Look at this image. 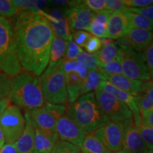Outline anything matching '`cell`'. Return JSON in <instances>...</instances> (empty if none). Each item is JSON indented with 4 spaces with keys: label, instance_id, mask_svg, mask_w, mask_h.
<instances>
[{
    "label": "cell",
    "instance_id": "39",
    "mask_svg": "<svg viewBox=\"0 0 153 153\" xmlns=\"http://www.w3.org/2000/svg\"><path fill=\"white\" fill-rule=\"evenodd\" d=\"M143 53L145 55L150 80L153 81V39L151 43L149 44L148 46L145 49Z\"/></svg>",
    "mask_w": 153,
    "mask_h": 153
},
{
    "label": "cell",
    "instance_id": "7",
    "mask_svg": "<svg viewBox=\"0 0 153 153\" xmlns=\"http://www.w3.org/2000/svg\"><path fill=\"white\" fill-rule=\"evenodd\" d=\"M118 59L121 65L123 74L134 80H150L144 53L119 45Z\"/></svg>",
    "mask_w": 153,
    "mask_h": 153
},
{
    "label": "cell",
    "instance_id": "44",
    "mask_svg": "<svg viewBox=\"0 0 153 153\" xmlns=\"http://www.w3.org/2000/svg\"><path fill=\"white\" fill-rule=\"evenodd\" d=\"M141 119L148 126L153 128V108L150 109L140 112Z\"/></svg>",
    "mask_w": 153,
    "mask_h": 153
},
{
    "label": "cell",
    "instance_id": "50",
    "mask_svg": "<svg viewBox=\"0 0 153 153\" xmlns=\"http://www.w3.org/2000/svg\"><path fill=\"white\" fill-rule=\"evenodd\" d=\"M78 153H82V152H81V151H80V152H78Z\"/></svg>",
    "mask_w": 153,
    "mask_h": 153
},
{
    "label": "cell",
    "instance_id": "11",
    "mask_svg": "<svg viewBox=\"0 0 153 153\" xmlns=\"http://www.w3.org/2000/svg\"><path fill=\"white\" fill-rule=\"evenodd\" d=\"M94 134L111 152H115L122 150L123 135L122 122H108L97 130Z\"/></svg>",
    "mask_w": 153,
    "mask_h": 153
},
{
    "label": "cell",
    "instance_id": "8",
    "mask_svg": "<svg viewBox=\"0 0 153 153\" xmlns=\"http://www.w3.org/2000/svg\"><path fill=\"white\" fill-rule=\"evenodd\" d=\"M24 116L16 105L10 104L0 116V128L7 144H14L22 136L25 128Z\"/></svg>",
    "mask_w": 153,
    "mask_h": 153
},
{
    "label": "cell",
    "instance_id": "6",
    "mask_svg": "<svg viewBox=\"0 0 153 153\" xmlns=\"http://www.w3.org/2000/svg\"><path fill=\"white\" fill-rule=\"evenodd\" d=\"M66 108L67 105L53 104L45 102L40 108L26 111L24 116L29 120L33 128L51 135H57V120L60 116L65 114Z\"/></svg>",
    "mask_w": 153,
    "mask_h": 153
},
{
    "label": "cell",
    "instance_id": "34",
    "mask_svg": "<svg viewBox=\"0 0 153 153\" xmlns=\"http://www.w3.org/2000/svg\"><path fill=\"white\" fill-rule=\"evenodd\" d=\"M76 60L82 62L84 65L87 67L89 70H98L99 68L95 55L90 54V53H88L84 51L78 55Z\"/></svg>",
    "mask_w": 153,
    "mask_h": 153
},
{
    "label": "cell",
    "instance_id": "28",
    "mask_svg": "<svg viewBox=\"0 0 153 153\" xmlns=\"http://www.w3.org/2000/svg\"><path fill=\"white\" fill-rule=\"evenodd\" d=\"M127 15L128 17L129 24L131 28H141V29H145L152 31L153 30V22L149 20L148 19L145 18L142 15L137 14V13L132 12V11H128Z\"/></svg>",
    "mask_w": 153,
    "mask_h": 153
},
{
    "label": "cell",
    "instance_id": "27",
    "mask_svg": "<svg viewBox=\"0 0 153 153\" xmlns=\"http://www.w3.org/2000/svg\"><path fill=\"white\" fill-rule=\"evenodd\" d=\"M118 48L114 42L110 45L102 46L94 55L99 65L102 66L118 59Z\"/></svg>",
    "mask_w": 153,
    "mask_h": 153
},
{
    "label": "cell",
    "instance_id": "24",
    "mask_svg": "<svg viewBox=\"0 0 153 153\" xmlns=\"http://www.w3.org/2000/svg\"><path fill=\"white\" fill-rule=\"evenodd\" d=\"M79 148L82 153H112L94 133L86 135Z\"/></svg>",
    "mask_w": 153,
    "mask_h": 153
},
{
    "label": "cell",
    "instance_id": "13",
    "mask_svg": "<svg viewBox=\"0 0 153 153\" xmlns=\"http://www.w3.org/2000/svg\"><path fill=\"white\" fill-rule=\"evenodd\" d=\"M123 126V148L129 153H148V149L137 128L133 117L122 122Z\"/></svg>",
    "mask_w": 153,
    "mask_h": 153
},
{
    "label": "cell",
    "instance_id": "18",
    "mask_svg": "<svg viewBox=\"0 0 153 153\" xmlns=\"http://www.w3.org/2000/svg\"><path fill=\"white\" fill-rule=\"evenodd\" d=\"M99 89L101 91H104L105 92L112 95L113 97L117 99L118 100L127 105L133 113L139 111L136 104H135V98L131 94L126 92L123 90H120L118 88L111 85L110 82L104 79H103L101 82Z\"/></svg>",
    "mask_w": 153,
    "mask_h": 153
},
{
    "label": "cell",
    "instance_id": "37",
    "mask_svg": "<svg viewBox=\"0 0 153 153\" xmlns=\"http://www.w3.org/2000/svg\"><path fill=\"white\" fill-rule=\"evenodd\" d=\"M101 47H102V43H101V38L91 36L83 48H85V52L90 54H95L101 48Z\"/></svg>",
    "mask_w": 153,
    "mask_h": 153
},
{
    "label": "cell",
    "instance_id": "35",
    "mask_svg": "<svg viewBox=\"0 0 153 153\" xmlns=\"http://www.w3.org/2000/svg\"><path fill=\"white\" fill-rule=\"evenodd\" d=\"M98 70L101 74H123V70L118 59H116L104 65L99 66Z\"/></svg>",
    "mask_w": 153,
    "mask_h": 153
},
{
    "label": "cell",
    "instance_id": "3",
    "mask_svg": "<svg viewBox=\"0 0 153 153\" xmlns=\"http://www.w3.org/2000/svg\"><path fill=\"white\" fill-rule=\"evenodd\" d=\"M11 102L21 109L29 111L40 108L45 104L39 77L23 71L13 77L10 96Z\"/></svg>",
    "mask_w": 153,
    "mask_h": 153
},
{
    "label": "cell",
    "instance_id": "20",
    "mask_svg": "<svg viewBox=\"0 0 153 153\" xmlns=\"http://www.w3.org/2000/svg\"><path fill=\"white\" fill-rule=\"evenodd\" d=\"M26 124L22 136L14 144L19 153H34V128L25 117Z\"/></svg>",
    "mask_w": 153,
    "mask_h": 153
},
{
    "label": "cell",
    "instance_id": "29",
    "mask_svg": "<svg viewBox=\"0 0 153 153\" xmlns=\"http://www.w3.org/2000/svg\"><path fill=\"white\" fill-rule=\"evenodd\" d=\"M62 69L65 74L70 72L77 74L83 81L86 79L89 71L87 67H85L79 61L66 60L65 59L62 60Z\"/></svg>",
    "mask_w": 153,
    "mask_h": 153
},
{
    "label": "cell",
    "instance_id": "51",
    "mask_svg": "<svg viewBox=\"0 0 153 153\" xmlns=\"http://www.w3.org/2000/svg\"><path fill=\"white\" fill-rule=\"evenodd\" d=\"M0 72H1V70H0Z\"/></svg>",
    "mask_w": 153,
    "mask_h": 153
},
{
    "label": "cell",
    "instance_id": "46",
    "mask_svg": "<svg viewBox=\"0 0 153 153\" xmlns=\"http://www.w3.org/2000/svg\"><path fill=\"white\" fill-rule=\"evenodd\" d=\"M11 104L9 98H4L0 99V116L3 114L5 110L8 108V106Z\"/></svg>",
    "mask_w": 153,
    "mask_h": 153
},
{
    "label": "cell",
    "instance_id": "17",
    "mask_svg": "<svg viewBox=\"0 0 153 153\" xmlns=\"http://www.w3.org/2000/svg\"><path fill=\"white\" fill-rule=\"evenodd\" d=\"M42 14L48 21L55 36L68 41L72 37V31L70 24L65 14L60 11L55 10L51 14L42 10Z\"/></svg>",
    "mask_w": 153,
    "mask_h": 153
},
{
    "label": "cell",
    "instance_id": "15",
    "mask_svg": "<svg viewBox=\"0 0 153 153\" xmlns=\"http://www.w3.org/2000/svg\"><path fill=\"white\" fill-rule=\"evenodd\" d=\"M130 28L131 26L126 9L112 12L107 23L106 38L118 40L125 36Z\"/></svg>",
    "mask_w": 153,
    "mask_h": 153
},
{
    "label": "cell",
    "instance_id": "41",
    "mask_svg": "<svg viewBox=\"0 0 153 153\" xmlns=\"http://www.w3.org/2000/svg\"><path fill=\"white\" fill-rule=\"evenodd\" d=\"M123 1L128 8H143L153 4V0H123Z\"/></svg>",
    "mask_w": 153,
    "mask_h": 153
},
{
    "label": "cell",
    "instance_id": "12",
    "mask_svg": "<svg viewBox=\"0 0 153 153\" xmlns=\"http://www.w3.org/2000/svg\"><path fill=\"white\" fill-rule=\"evenodd\" d=\"M56 131L60 140L72 143L80 148L87 133L66 114L57 120Z\"/></svg>",
    "mask_w": 153,
    "mask_h": 153
},
{
    "label": "cell",
    "instance_id": "40",
    "mask_svg": "<svg viewBox=\"0 0 153 153\" xmlns=\"http://www.w3.org/2000/svg\"><path fill=\"white\" fill-rule=\"evenodd\" d=\"M83 3L94 13L106 10V0H85Z\"/></svg>",
    "mask_w": 153,
    "mask_h": 153
},
{
    "label": "cell",
    "instance_id": "2",
    "mask_svg": "<svg viewBox=\"0 0 153 153\" xmlns=\"http://www.w3.org/2000/svg\"><path fill=\"white\" fill-rule=\"evenodd\" d=\"M65 114L87 134L94 133L111 121L99 106L94 92L82 95L68 104Z\"/></svg>",
    "mask_w": 153,
    "mask_h": 153
},
{
    "label": "cell",
    "instance_id": "31",
    "mask_svg": "<svg viewBox=\"0 0 153 153\" xmlns=\"http://www.w3.org/2000/svg\"><path fill=\"white\" fill-rule=\"evenodd\" d=\"M13 86V77L0 72V99L9 98Z\"/></svg>",
    "mask_w": 153,
    "mask_h": 153
},
{
    "label": "cell",
    "instance_id": "5",
    "mask_svg": "<svg viewBox=\"0 0 153 153\" xmlns=\"http://www.w3.org/2000/svg\"><path fill=\"white\" fill-rule=\"evenodd\" d=\"M39 77L45 102L53 104H68L65 73L62 60L51 70H45Z\"/></svg>",
    "mask_w": 153,
    "mask_h": 153
},
{
    "label": "cell",
    "instance_id": "1",
    "mask_svg": "<svg viewBox=\"0 0 153 153\" xmlns=\"http://www.w3.org/2000/svg\"><path fill=\"white\" fill-rule=\"evenodd\" d=\"M9 21L14 28L22 70L40 76L48 65L55 36L48 21L42 10H19Z\"/></svg>",
    "mask_w": 153,
    "mask_h": 153
},
{
    "label": "cell",
    "instance_id": "4",
    "mask_svg": "<svg viewBox=\"0 0 153 153\" xmlns=\"http://www.w3.org/2000/svg\"><path fill=\"white\" fill-rule=\"evenodd\" d=\"M0 70L14 77L23 70L19 62L16 39L9 19L0 16Z\"/></svg>",
    "mask_w": 153,
    "mask_h": 153
},
{
    "label": "cell",
    "instance_id": "38",
    "mask_svg": "<svg viewBox=\"0 0 153 153\" xmlns=\"http://www.w3.org/2000/svg\"><path fill=\"white\" fill-rule=\"evenodd\" d=\"M91 36V34L86 30H76L72 33V39L74 43L82 48L87 43Z\"/></svg>",
    "mask_w": 153,
    "mask_h": 153
},
{
    "label": "cell",
    "instance_id": "30",
    "mask_svg": "<svg viewBox=\"0 0 153 153\" xmlns=\"http://www.w3.org/2000/svg\"><path fill=\"white\" fill-rule=\"evenodd\" d=\"M19 11V8L14 1L0 0V16L7 19L13 18Z\"/></svg>",
    "mask_w": 153,
    "mask_h": 153
},
{
    "label": "cell",
    "instance_id": "23",
    "mask_svg": "<svg viewBox=\"0 0 153 153\" xmlns=\"http://www.w3.org/2000/svg\"><path fill=\"white\" fill-rule=\"evenodd\" d=\"M66 88L68 93V104L73 103L81 97V90L83 84L82 80L77 74L74 72L65 74Z\"/></svg>",
    "mask_w": 153,
    "mask_h": 153
},
{
    "label": "cell",
    "instance_id": "16",
    "mask_svg": "<svg viewBox=\"0 0 153 153\" xmlns=\"http://www.w3.org/2000/svg\"><path fill=\"white\" fill-rule=\"evenodd\" d=\"M101 75L104 80L110 82L120 90L131 94L133 97L140 92L144 87L145 81L129 79L123 74H101Z\"/></svg>",
    "mask_w": 153,
    "mask_h": 153
},
{
    "label": "cell",
    "instance_id": "48",
    "mask_svg": "<svg viewBox=\"0 0 153 153\" xmlns=\"http://www.w3.org/2000/svg\"><path fill=\"white\" fill-rule=\"evenodd\" d=\"M112 153H129V152H126V151L121 150H120V151H118V152H112Z\"/></svg>",
    "mask_w": 153,
    "mask_h": 153
},
{
    "label": "cell",
    "instance_id": "9",
    "mask_svg": "<svg viewBox=\"0 0 153 153\" xmlns=\"http://www.w3.org/2000/svg\"><path fill=\"white\" fill-rule=\"evenodd\" d=\"M94 94L99 106L111 121L123 122L133 117V112L128 106L112 95L99 89Z\"/></svg>",
    "mask_w": 153,
    "mask_h": 153
},
{
    "label": "cell",
    "instance_id": "49",
    "mask_svg": "<svg viewBox=\"0 0 153 153\" xmlns=\"http://www.w3.org/2000/svg\"><path fill=\"white\" fill-rule=\"evenodd\" d=\"M148 153H153V150H148Z\"/></svg>",
    "mask_w": 153,
    "mask_h": 153
},
{
    "label": "cell",
    "instance_id": "52",
    "mask_svg": "<svg viewBox=\"0 0 153 153\" xmlns=\"http://www.w3.org/2000/svg\"><path fill=\"white\" fill-rule=\"evenodd\" d=\"M152 82H153V81H152Z\"/></svg>",
    "mask_w": 153,
    "mask_h": 153
},
{
    "label": "cell",
    "instance_id": "26",
    "mask_svg": "<svg viewBox=\"0 0 153 153\" xmlns=\"http://www.w3.org/2000/svg\"><path fill=\"white\" fill-rule=\"evenodd\" d=\"M104 79L98 70H89L86 79L83 81L81 90V96L94 92L99 89L101 82Z\"/></svg>",
    "mask_w": 153,
    "mask_h": 153
},
{
    "label": "cell",
    "instance_id": "36",
    "mask_svg": "<svg viewBox=\"0 0 153 153\" xmlns=\"http://www.w3.org/2000/svg\"><path fill=\"white\" fill-rule=\"evenodd\" d=\"M83 51V49L79 46H78L74 41H72V37L68 41L67 44V48L65 55L64 59L66 60H76L78 55Z\"/></svg>",
    "mask_w": 153,
    "mask_h": 153
},
{
    "label": "cell",
    "instance_id": "45",
    "mask_svg": "<svg viewBox=\"0 0 153 153\" xmlns=\"http://www.w3.org/2000/svg\"><path fill=\"white\" fill-rule=\"evenodd\" d=\"M0 153H19L14 144H6L0 150Z\"/></svg>",
    "mask_w": 153,
    "mask_h": 153
},
{
    "label": "cell",
    "instance_id": "14",
    "mask_svg": "<svg viewBox=\"0 0 153 153\" xmlns=\"http://www.w3.org/2000/svg\"><path fill=\"white\" fill-rule=\"evenodd\" d=\"M153 39V32L137 28H131L126 35L118 40L119 45L143 52Z\"/></svg>",
    "mask_w": 153,
    "mask_h": 153
},
{
    "label": "cell",
    "instance_id": "25",
    "mask_svg": "<svg viewBox=\"0 0 153 153\" xmlns=\"http://www.w3.org/2000/svg\"><path fill=\"white\" fill-rule=\"evenodd\" d=\"M133 117L145 145L149 150H153V128L143 121L139 111L133 113Z\"/></svg>",
    "mask_w": 153,
    "mask_h": 153
},
{
    "label": "cell",
    "instance_id": "43",
    "mask_svg": "<svg viewBox=\"0 0 153 153\" xmlns=\"http://www.w3.org/2000/svg\"><path fill=\"white\" fill-rule=\"evenodd\" d=\"M106 10L116 12V11L125 10L126 7L123 0H106Z\"/></svg>",
    "mask_w": 153,
    "mask_h": 153
},
{
    "label": "cell",
    "instance_id": "21",
    "mask_svg": "<svg viewBox=\"0 0 153 153\" xmlns=\"http://www.w3.org/2000/svg\"><path fill=\"white\" fill-rule=\"evenodd\" d=\"M67 44H68V41L59 36H54L52 45H51V51H50L49 62L46 70H48L54 68L57 63L64 59L66 52Z\"/></svg>",
    "mask_w": 153,
    "mask_h": 153
},
{
    "label": "cell",
    "instance_id": "19",
    "mask_svg": "<svg viewBox=\"0 0 153 153\" xmlns=\"http://www.w3.org/2000/svg\"><path fill=\"white\" fill-rule=\"evenodd\" d=\"M34 128V153H51L58 135H51L41 130Z\"/></svg>",
    "mask_w": 153,
    "mask_h": 153
},
{
    "label": "cell",
    "instance_id": "47",
    "mask_svg": "<svg viewBox=\"0 0 153 153\" xmlns=\"http://www.w3.org/2000/svg\"><path fill=\"white\" fill-rule=\"evenodd\" d=\"M5 144H6V142H5L4 135L3 132L1 131V128H0V150L3 148V146Z\"/></svg>",
    "mask_w": 153,
    "mask_h": 153
},
{
    "label": "cell",
    "instance_id": "33",
    "mask_svg": "<svg viewBox=\"0 0 153 153\" xmlns=\"http://www.w3.org/2000/svg\"><path fill=\"white\" fill-rule=\"evenodd\" d=\"M106 28L107 24L93 19L87 31H89L90 34H92L93 36L101 39V38H106Z\"/></svg>",
    "mask_w": 153,
    "mask_h": 153
},
{
    "label": "cell",
    "instance_id": "10",
    "mask_svg": "<svg viewBox=\"0 0 153 153\" xmlns=\"http://www.w3.org/2000/svg\"><path fill=\"white\" fill-rule=\"evenodd\" d=\"M65 11L72 33L76 30H87L89 27L95 13L83 3V1H73Z\"/></svg>",
    "mask_w": 153,
    "mask_h": 153
},
{
    "label": "cell",
    "instance_id": "22",
    "mask_svg": "<svg viewBox=\"0 0 153 153\" xmlns=\"http://www.w3.org/2000/svg\"><path fill=\"white\" fill-rule=\"evenodd\" d=\"M139 112H143L153 108V82L145 81L143 90L134 97Z\"/></svg>",
    "mask_w": 153,
    "mask_h": 153
},
{
    "label": "cell",
    "instance_id": "42",
    "mask_svg": "<svg viewBox=\"0 0 153 153\" xmlns=\"http://www.w3.org/2000/svg\"><path fill=\"white\" fill-rule=\"evenodd\" d=\"M126 9L128 11L142 15L145 18L153 22V4L146 7H143V8H128V7H126Z\"/></svg>",
    "mask_w": 153,
    "mask_h": 153
},
{
    "label": "cell",
    "instance_id": "32",
    "mask_svg": "<svg viewBox=\"0 0 153 153\" xmlns=\"http://www.w3.org/2000/svg\"><path fill=\"white\" fill-rule=\"evenodd\" d=\"M80 148L72 143L58 140L53 147L51 153H78Z\"/></svg>",
    "mask_w": 153,
    "mask_h": 153
}]
</instances>
